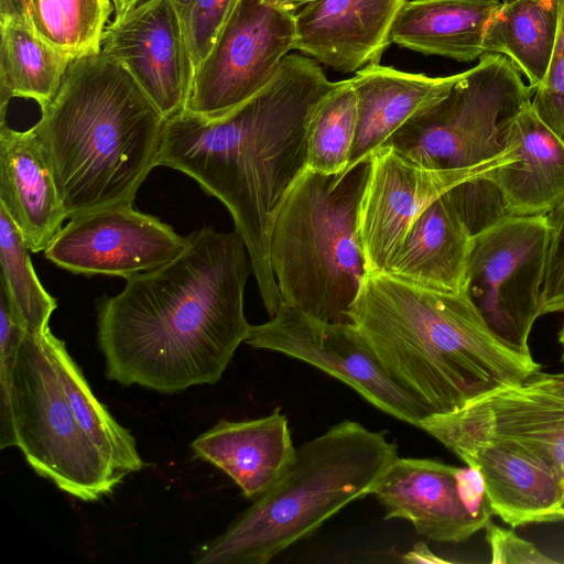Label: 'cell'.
<instances>
[{
	"mask_svg": "<svg viewBox=\"0 0 564 564\" xmlns=\"http://www.w3.org/2000/svg\"><path fill=\"white\" fill-rule=\"evenodd\" d=\"M172 261L126 279L97 301V339L106 376L162 393L214 384L245 343L247 280L242 237L204 227Z\"/></svg>",
	"mask_w": 564,
	"mask_h": 564,
	"instance_id": "1",
	"label": "cell"
},
{
	"mask_svg": "<svg viewBox=\"0 0 564 564\" xmlns=\"http://www.w3.org/2000/svg\"><path fill=\"white\" fill-rule=\"evenodd\" d=\"M335 83L314 58L288 54L265 87L224 117L182 111L164 123L159 165L191 176L227 207L270 317L282 305L270 263L273 224L307 169L310 121Z\"/></svg>",
	"mask_w": 564,
	"mask_h": 564,
	"instance_id": "2",
	"label": "cell"
},
{
	"mask_svg": "<svg viewBox=\"0 0 564 564\" xmlns=\"http://www.w3.org/2000/svg\"><path fill=\"white\" fill-rule=\"evenodd\" d=\"M349 316L389 377L434 413L522 383L541 369L532 356L498 340L464 292L368 272Z\"/></svg>",
	"mask_w": 564,
	"mask_h": 564,
	"instance_id": "3",
	"label": "cell"
},
{
	"mask_svg": "<svg viewBox=\"0 0 564 564\" xmlns=\"http://www.w3.org/2000/svg\"><path fill=\"white\" fill-rule=\"evenodd\" d=\"M165 120L131 74L102 51L70 63L33 126L69 219L133 205L159 165Z\"/></svg>",
	"mask_w": 564,
	"mask_h": 564,
	"instance_id": "4",
	"label": "cell"
},
{
	"mask_svg": "<svg viewBox=\"0 0 564 564\" xmlns=\"http://www.w3.org/2000/svg\"><path fill=\"white\" fill-rule=\"evenodd\" d=\"M398 456L384 431L345 420L299 446L276 481L197 554V564H265L371 489Z\"/></svg>",
	"mask_w": 564,
	"mask_h": 564,
	"instance_id": "5",
	"label": "cell"
},
{
	"mask_svg": "<svg viewBox=\"0 0 564 564\" xmlns=\"http://www.w3.org/2000/svg\"><path fill=\"white\" fill-rule=\"evenodd\" d=\"M370 159L336 174L306 169L281 206L270 263L282 305L330 323H351L368 273L359 215Z\"/></svg>",
	"mask_w": 564,
	"mask_h": 564,
	"instance_id": "6",
	"label": "cell"
},
{
	"mask_svg": "<svg viewBox=\"0 0 564 564\" xmlns=\"http://www.w3.org/2000/svg\"><path fill=\"white\" fill-rule=\"evenodd\" d=\"M533 94L507 56L486 54L382 147L433 170L489 162L508 151L501 141L503 124L532 101Z\"/></svg>",
	"mask_w": 564,
	"mask_h": 564,
	"instance_id": "7",
	"label": "cell"
},
{
	"mask_svg": "<svg viewBox=\"0 0 564 564\" xmlns=\"http://www.w3.org/2000/svg\"><path fill=\"white\" fill-rule=\"evenodd\" d=\"M17 447L29 465L83 501L111 494L127 476L79 425L43 334L25 333L12 383Z\"/></svg>",
	"mask_w": 564,
	"mask_h": 564,
	"instance_id": "8",
	"label": "cell"
},
{
	"mask_svg": "<svg viewBox=\"0 0 564 564\" xmlns=\"http://www.w3.org/2000/svg\"><path fill=\"white\" fill-rule=\"evenodd\" d=\"M549 243L546 215L507 216L473 239L464 293L494 336L531 356Z\"/></svg>",
	"mask_w": 564,
	"mask_h": 564,
	"instance_id": "9",
	"label": "cell"
},
{
	"mask_svg": "<svg viewBox=\"0 0 564 564\" xmlns=\"http://www.w3.org/2000/svg\"><path fill=\"white\" fill-rule=\"evenodd\" d=\"M294 42L295 13L265 0H235L194 69L183 111L205 119L229 113L271 82Z\"/></svg>",
	"mask_w": 564,
	"mask_h": 564,
	"instance_id": "10",
	"label": "cell"
},
{
	"mask_svg": "<svg viewBox=\"0 0 564 564\" xmlns=\"http://www.w3.org/2000/svg\"><path fill=\"white\" fill-rule=\"evenodd\" d=\"M245 343L304 361L343 381L382 412L411 425L434 412L393 381L352 323H330L281 305L251 325Z\"/></svg>",
	"mask_w": 564,
	"mask_h": 564,
	"instance_id": "11",
	"label": "cell"
},
{
	"mask_svg": "<svg viewBox=\"0 0 564 564\" xmlns=\"http://www.w3.org/2000/svg\"><path fill=\"white\" fill-rule=\"evenodd\" d=\"M489 162L464 169L433 170L415 164L391 147L370 158L359 227L368 272L384 271L422 212L455 185L514 160L511 149Z\"/></svg>",
	"mask_w": 564,
	"mask_h": 564,
	"instance_id": "12",
	"label": "cell"
},
{
	"mask_svg": "<svg viewBox=\"0 0 564 564\" xmlns=\"http://www.w3.org/2000/svg\"><path fill=\"white\" fill-rule=\"evenodd\" d=\"M186 241L159 218L121 205L70 218L43 252L72 273L128 279L172 261Z\"/></svg>",
	"mask_w": 564,
	"mask_h": 564,
	"instance_id": "13",
	"label": "cell"
},
{
	"mask_svg": "<svg viewBox=\"0 0 564 564\" xmlns=\"http://www.w3.org/2000/svg\"><path fill=\"white\" fill-rule=\"evenodd\" d=\"M419 427L438 442L451 437L518 442L549 459L564 478V393L532 377L454 411L431 414Z\"/></svg>",
	"mask_w": 564,
	"mask_h": 564,
	"instance_id": "14",
	"label": "cell"
},
{
	"mask_svg": "<svg viewBox=\"0 0 564 564\" xmlns=\"http://www.w3.org/2000/svg\"><path fill=\"white\" fill-rule=\"evenodd\" d=\"M101 51L131 74L165 119L185 109L194 65L171 0H143L115 18Z\"/></svg>",
	"mask_w": 564,
	"mask_h": 564,
	"instance_id": "15",
	"label": "cell"
},
{
	"mask_svg": "<svg viewBox=\"0 0 564 564\" xmlns=\"http://www.w3.org/2000/svg\"><path fill=\"white\" fill-rule=\"evenodd\" d=\"M482 477L495 514L512 528L562 521L564 478L544 456L502 438L441 442Z\"/></svg>",
	"mask_w": 564,
	"mask_h": 564,
	"instance_id": "16",
	"label": "cell"
},
{
	"mask_svg": "<svg viewBox=\"0 0 564 564\" xmlns=\"http://www.w3.org/2000/svg\"><path fill=\"white\" fill-rule=\"evenodd\" d=\"M456 466L429 458L395 457L370 495L384 509V519L410 521L429 540L457 543L485 524L464 503Z\"/></svg>",
	"mask_w": 564,
	"mask_h": 564,
	"instance_id": "17",
	"label": "cell"
},
{
	"mask_svg": "<svg viewBox=\"0 0 564 564\" xmlns=\"http://www.w3.org/2000/svg\"><path fill=\"white\" fill-rule=\"evenodd\" d=\"M408 0H313L295 13L294 50L341 73L378 63Z\"/></svg>",
	"mask_w": 564,
	"mask_h": 564,
	"instance_id": "18",
	"label": "cell"
},
{
	"mask_svg": "<svg viewBox=\"0 0 564 564\" xmlns=\"http://www.w3.org/2000/svg\"><path fill=\"white\" fill-rule=\"evenodd\" d=\"M0 207L31 252L44 251L67 217L54 171L39 134L0 123Z\"/></svg>",
	"mask_w": 564,
	"mask_h": 564,
	"instance_id": "19",
	"label": "cell"
},
{
	"mask_svg": "<svg viewBox=\"0 0 564 564\" xmlns=\"http://www.w3.org/2000/svg\"><path fill=\"white\" fill-rule=\"evenodd\" d=\"M514 160L486 174L509 216L547 215L564 199V141L528 104L502 128Z\"/></svg>",
	"mask_w": 564,
	"mask_h": 564,
	"instance_id": "20",
	"label": "cell"
},
{
	"mask_svg": "<svg viewBox=\"0 0 564 564\" xmlns=\"http://www.w3.org/2000/svg\"><path fill=\"white\" fill-rule=\"evenodd\" d=\"M191 446L196 457L221 469L253 500L276 481L296 451L280 408L259 419L220 420Z\"/></svg>",
	"mask_w": 564,
	"mask_h": 564,
	"instance_id": "21",
	"label": "cell"
},
{
	"mask_svg": "<svg viewBox=\"0 0 564 564\" xmlns=\"http://www.w3.org/2000/svg\"><path fill=\"white\" fill-rule=\"evenodd\" d=\"M457 75L430 77L369 64L349 78L357 98V126L346 170L370 159L414 115L444 97Z\"/></svg>",
	"mask_w": 564,
	"mask_h": 564,
	"instance_id": "22",
	"label": "cell"
},
{
	"mask_svg": "<svg viewBox=\"0 0 564 564\" xmlns=\"http://www.w3.org/2000/svg\"><path fill=\"white\" fill-rule=\"evenodd\" d=\"M473 239L448 189L416 218L384 272L422 288L462 293Z\"/></svg>",
	"mask_w": 564,
	"mask_h": 564,
	"instance_id": "23",
	"label": "cell"
},
{
	"mask_svg": "<svg viewBox=\"0 0 564 564\" xmlns=\"http://www.w3.org/2000/svg\"><path fill=\"white\" fill-rule=\"evenodd\" d=\"M501 0H408L390 32V43L425 55L469 63L485 54L488 21Z\"/></svg>",
	"mask_w": 564,
	"mask_h": 564,
	"instance_id": "24",
	"label": "cell"
},
{
	"mask_svg": "<svg viewBox=\"0 0 564 564\" xmlns=\"http://www.w3.org/2000/svg\"><path fill=\"white\" fill-rule=\"evenodd\" d=\"M1 121L11 98L32 99L43 109L56 95L74 61L41 37L22 15H0Z\"/></svg>",
	"mask_w": 564,
	"mask_h": 564,
	"instance_id": "25",
	"label": "cell"
},
{
	"mask_svg": "<svg viewBox=\"0 0 564 564\" xmlns=\"http://www.w3.org/2000/svg\"><path fill=\"white\" fill-rule=\"evenodd\" d=\"M558 24L556 0L501 2L487 23L485 54H502L534 89L553 54Z\"/></svg>",
	"mask_w": 564,
	"mask_h": 564,
	"instance_id": "26",
	"label": "cell"
},
{
	"mask_svg": "<svg viewBox=\"0 0 564 564\" xmlns=\"http://www.w3.org/2000/svg\"><path fill=\"white\" fill-rule=\"evenodd\" d=\"M52 360L74 414L96 446L127 476L143 468L135 440L121 426L93 393L80 368L68 354L65 343L48 329L43 334Z\"/></svg>",
	"mask_w": 564,
	"mask_h": 564,
	"instance_id": "27",
	"label": "cell"
},
{
	"mask_svg": "<svg viewBox=\"0 0 564 564\" xmlns=\"http://www.w3.org/2000/svg\"><path fill=\"white\" fill-rule=\"evenodd\" d=\"M110 0H28L26 20L55 48L77 59L101 51Z\"/></svg>",
	"mask_w": 564,
	"mask_h": 564,
	"instance_id": "28",
	"label": "cell"
},
{
	"mask_svg": "<svg viewBox=\"0 0 564 564\" xmlns=\"http://www.w3.org/2000/svg\"><path fill=\"white\" fill-rule=\"evenodd\" d=\"M357 126V98L349 79L335 86L316 106L308 126L307 169L336 174L347 169Z\"/></svg>",
	"mask_w": 564,
	"mask_h": 564,
	"instance_id": "29",
	"label": "cell"
},
{
	"mask_svg": "<svg viewBox=\"0 0 564 564\" xmlns=\"http://www.w3.org/2000/svg\"><path fill=\"white\" fill-rule=\"evenodd\" d=\"M31 250L8 213L0 207L1 278L28 333L42 335L50 329L56 300L41 284L31 262Z\"/></svg>",
	"mask_w": 564,
	"mask_h": 564,
	"instance_id": "30",
	"label": "cell"
},
{
	"mask_svg": "<svg viewBox=\"0 0 564 564\" xmlns=\"http://www.w3.org/2000/svg\"><path fill=\"white\" fill-rule=\"evenodd\" d=\"M26 329L0 283V448L17 447L12 383L18 351Z\"/></svg>",
	"mask_w": 564,
	"mask_h": 564,
	"instance_id": "31",
	"label": "cell"
},
{
	"mask_svg": "<svg viewBox=\"0 0 564 564\" xmlns=\"http://www.w3.org/2000/svg\"><path fill=\"white\" fill-rule=\"evenodd\" d=\"M178 14L194 69L209 53L235 0H171Z\"/></svg>",
	"mask_w": 564,
	"mask_h": 564,
	"instance_id": "32",
	"label": "cell"
},
{
	"mask_svg": "<svg viewBox=\"0 0 564 564\" xmlns=\"http://www.w3.org/2000/svg\"><path fill=\"white\" fill-rule=\"evenodd\" d=\"M558 24L551 62L534 87L532 107L541 120L564 141V0H556Z\"/></svg>",
	"mask_w": 564,
	"mask_h": 564,
	"instance_id": "33",
	"label": "cell"
},
{
	"mask_svg": "<svg viewBox=\"0 0 564 564\" xmlns=\"http://www.w3.org/2000/svg\"><path fill=\"white\" fill-rule=\"evenodd\" d=\"M546 216L549 243L540 315L564 312V199Z\"/></svg>",
	"mask_w": 564,
	"mask_h": 564,
	"instance_id": "34",
	"label": "cell"
},
{
	"mask_svg": "<svg viewBox=\"0 0 564 564\" xmlns=\"http://www.w3.org/2000/svg\"><path fill=\"white\" fill-rule=\"evenodd\" d=\"M486 541L490 549V562L498 564H554L557 561L543 554L533 543L519 536L513 530L503 529L491 521L487 523Z\"/></svg>",
	"mask_w": 564,
	"mask_h": 564,
	"instance_id": "35",
	"label": "cell"
},
{
	"mask_svg": "<svg viewBox=\"0 0 564 564\" xmlns=\"http://www.w3.org/2000/svg\"><path fill=\"white\" fill-rule=\"evenodd\" d=\"M538 382L557 391L564 393V372L563 373H544L536 372L532 376Z\"/></svg>",
	"mask_w": 564,
	"mask_h": 564,
	"instance_id": "36",
	"label": "cell"
},
{
	"mask_svg": "<svg viewBox=\"0 0 564 564\" xmlns=\"http://www.w3.org/2000/svg\"><path fill=\"white\" fill-rule=\"evenodd\" d=\"M28 0H0V15H22L26 18Z\"/></svg>",
	"mask_w": 564,
	"mask_h": 564,
	"instance_id": "37",
	"label": "cell"
},
{
	"mask_svg": "<svg viewBox=\"0 0 564 564\" xmlns=\"http://www.w3.org/2000/svg\"><path fill=\"white\" fill-rule=\"evenodd\" d=\"M269 4L289 11L291 13H296L305 6H307L313 0H265Z\"/></svg>",
	"mask_w": 564,
	"mask_h": 564,
	"instance_id": "38",
	"label": "cell"
},
{
	"mask_svg": "<svg viewBox=\"0 0 564 564\" xmlns=\"http://www.w3.org/2000/svg\"><path fill=\"white\" fill-rule=\"evenodd\" d=\"M115 7L116 17L119 18L143 0H111Z\"/></svg>",
	"mask_w": 564,
	"mask_h": 564,
	"instance_id": "39",
	"label": "cell"
},
{
	"mask_svg": "<svg viewBox=\"0 0 564 564\" xmlns=\"http://www.w3.org/2000/svg\"><path fill=\"white\" fill-rule=\"evenodd\" d=\"M557 339H558V343L562 346V360L564 361V322L562 324V327L558 330Z\"/></svg>",
	"mask_w": 564,
	"mask_h": 564,
	"instance_id": "40",
	"label": "cell"
},
{
	"mask_svg": "<svg viewBox=\"0 0 564 564\" xmlns=\"http://www.w3.org/2000/svg\"><path fill=\"white\" fill-rule=\"evenodd\" d=\"M561 518H562V521H564V499L561 505Z\"/></svg>",
	"mask_w": 564,
	"mask_h": 564,
	"instance_id": "41",
	"label": "cell"
},
{
	"mask_svg": "<svg viewBox=\"0 0 564 564\" xmlns=\"http://www.w3.org/2000/svg\"><path fill=\"white\" fill-rule=\"evenodd\" d=\"M511 1H514V0H501V2H511Z\"/></svg>",
	"mask_w": 564,
	"mask_h": 564,
	"instance_id": "42",
	"label": "cell"
}]
</instances>
